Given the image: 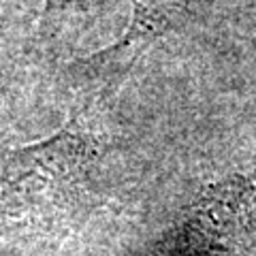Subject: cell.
<instances>
[{
	"label": "cell",
	"mask_w": 256,
	"mask_h": 256,
	"mask_svg": "<svg viewBox=\"0 0 256 256\" xmlns=\"http://www.w3.org/2000/svg\"><path fill=\"white\" fill-rule=\"evenodd\" d=\"M198 214L218 228L256 226V173L235 175L210 186L198 201Z\"/></svg>",
	"instance_id": "obj_2"
},
{
	"label": "cell",
	"mask_w": 256,
	"mask_h": 256,
	"mask_svg": "<svg viewBox=\"0 0 256 256\" xmlns=\"http://www.w3.org/2000/svg\"><path fill=\"white\" fill-rule=\"evenodd\" d=\"M96 162V150L82 128L66 126L54 137L9 152L2 182L24 196H52L84 186Z\"/></svg>",
	"instance_id": "obj_1"
}]
</instances>
